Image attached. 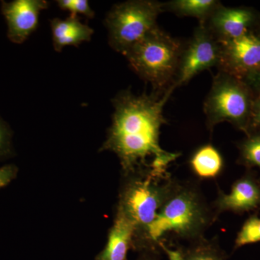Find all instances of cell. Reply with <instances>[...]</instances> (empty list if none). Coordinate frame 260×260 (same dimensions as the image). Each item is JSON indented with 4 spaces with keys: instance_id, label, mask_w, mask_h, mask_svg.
I'll return each mask as SVG.
<instances>
[{
    "instance_id": "obj_1",
    "label": "cell",
    "mask_w": 260,
    "mask_h": 260,
    "mask_svg": "<svg viewBox=\"0 0 260 260\" xmlns=\"http://www.w3.org/2000/svg\"><path fill=\"white\" fill-rule=\"evenodd\" d=\"M175 90L135 95L123 90L113 99L112 124L102 150L116 154L124 175L152 172L167 174L169 166L181 155L162 148L160 129L167 124L164 108Z\"/></svg>"
},
{
    "instance_id": "obj_2",
    "label": "cell",
    "mask_w": 260,
    "mask_h": 260,
    "mask_svg": "<svg viewBox=\"0 0 260 260\" xmlns=\"http://www.w3.org/2000/svg\"><path fill=\"white\" fill-rule=\"evenodd\" d=\"M218 217L196 184L174 178L155 220L135 238L133 249L161 254L169 239L194 242L205 237Z\"/></svg>"
},
{
    "instance_id": "obj_3",
    "label": "cell",
    "mask_w": 260,
    "mask_h": 260,
    "mask_svg": "<svg viewBox=\"0 0 260 260\" xmlns=\"http://www.w3.org/2000/svg\"><path fill=\"white\" fill-rule=\"evenodd\" d=\"M183 48L179 41L158 27L124 55L135 73L151 84L153 93H161L175 88Z\"/></svg>"
},
{
    "instance_id": "obj_4",
    "label": "cell",
    "mask_w": 260,
    "mask_h": 260,
    "mask_svg": "<svg viewBox=\"0 0 260 260\" xmlns=\"http://www.w3.org/2000/svg\"><path fill=\"white\" fill-rule=\"evenodd\" d=\"M128 177L119 195L117 209L133 222L135 238L155 220L170 189L174 178L169 173H135Z\"/></svg>"
},
{
    "instance_id": "obj_5",
    "label": "cell",
    "mask_w": 260,
    "mask_h": 260,
    "mask_svg": "<svg viewBox=\"0 0 260 260\" xmlns=\"http://www.w3.org/2000/svg\"><path fill=\"white\" fill-rule=\"evenodd\" d=\"M162 12L164 3L152 0H131L114 5L105 19L109 45L124 55L158 28L157 19Z\"/></svg>"
},
{
    "instance_id": "obj_6",
    "label": "cell",
    "mask_w": 260,
    "mask_h": 260,
    "mask_svg": "<svg viewBox=\"0 0 260 260\" xmlns=\"http://www.w3.org/2000/svg\"><path fill=\"white\" fill-rule=\"evenodd\" d=\"M252 106L247 90L235 77L219 71L204 103L207 126L212 131L223 121L244 128Z\"/></svg>"
},
{
    "instance_id": "obj_7",
    "label": "cell",
    "mask_w": 260,
    "mask_h": 260,
    "mask_svg": "<svg viewBox=\"0 0 260 260\" xmlns=\"http://www.w3.org/2000/svg\"><path fill=\"white\" fill-rule=\"evenodd\" d=\"M221 46L206 24L200 23L189 43L183 48L175 88L186 85L200 72L218 67Z\"/></svg>"
},
{
    "instance_id": "obj_8",
    "label": "cell",
    "mask_w": 260,
    "mask_h": 260,
    "mask_svg": "<svg viewBox=\"0 0 260 260\" xmlns=\"http://www.w3.org/2000/svg\"><path fill=\"white\" fill-rule=\"evenodd\" d=\"M220 60L218 68L232 76L256 73L260 69V39L247 34L239 39L220 42Z\"/></svg>"
},
{
    "instance_id": "obj_9",
    "label": "cell",
    "mask_w": 260,
    "mask_h": 260,
    "mask_svg": "<svg viewBox=\"0 0 260 260\" xmlns=\"http://www.w3.org/2000/svg\"><path fill=\"white\" fill-rule=\"evenodd\" d=\"M45 0L3 2L2 12L8 25V37L15 44H23L39 23V15L48 8Z\"/></svg>"
},
{
    "instance_id": "obj_10",
    "label": "cell",
    "mask_w": 260,
    "mask_h": 260,
    "mask_svg": "<svg viewBox=\"0 0 260 260\" xmlns=\"http://www.w3.org/2000/svg\"><path fill=\"white\" fill-rule=\"evenodd\" d=\"M254 15L246 8H225L223 5L214 11L206 24L218 42H229L249 34L248 29Z\"/></svg>"
},
{
    "instance_id": "obj_11",
    "label": "cell",
    "mask_w": 260,
    "mask_h": 260,
    "mask_svg": "<svg viewBox=\"0 0 260 260\" xmlns=\"http://www.w3.org/2000/svg\"><path fill=\"white\" fill-rule=\"evenodd\" d=\"M212 205L218 216L224 212L241 213L255 209L260 205V186L251 177H243L234 182L229 193L218 189Z\"/></svg>"
},
{
    "instance_id": "obj_12",
    "label": "cell",
    "mask_w": 260,
    "mask_h": 260,
    "mask_svg": "<svg viewBox=\"0 0 260 260\" xmlns=\"http://www.w3.org/2000/svg\"><path fill=\"white\" fill-rule=\"evenodd\" d=\"M135 236L134 224L117 209L107 244L95 260H128L129 249H133Z\"/></svg>"
},
{
    "instance_id": "obj_13",
    "label": "cell",
    "mask_w": 260,
    "mask_h": 260,
    "mask_svg": "<svg viewBox=\"0 0 260 260\" xmlns=\"http://www.w3.org/2000/svg\"><path fill=\"white\" fill-rule=\"evenodd\" d=\"M53 45L56 51H61L67 46L80 45L89 42L93 30L80 21L78 16L70 15L66 19L54 18L51 20Z\"/></svg>"
},
{
    "instance_id": "obj_14",
    "label": "cell",
    "mask_w": 260,
    "mask_h": 260,
    "mask_svg": "<svg viewBox=\"0 0 260 260\" xmlns=\"http://www.w3.org/2000/svg\"><path fill=\"white\" fill-rule=\"evenodd\" d=\"M162 253L169 260H229L218 240L205 237L174 249L166 246Z\"/></svg>"
},
{
    "instance_id": "obj_15",
    "label": "cell",
    "mask_w": 260,
    "mask_h": 260,
    "mask_svg": "<svg viewBox=\"0 0 260 260\" xmlns=\"http://www.w3.org/2000/svg\"><path fill=\"white\" fill-rule=\"evenodd\" d=\"M191 172L200 179H213L223 172V156L213 145L207 144L197 149L189 159Z\"/></svg>"
},
{
    "instance_id": "obj_16",
    "label": "cell",
    "mask_w": 260,
    "mask_h": 260,
    "mask_svg": "<svg viewBox=\"0 0 260 260\" xmlns=\"http://www.w3.org/2000/svg\"><path fill=\"white\" fill-rule=\"evenodd\" d=\"M220 5L215 0H174L164 3V10L179 16L192 17L204 23Z\"/></svg>"
},
{
    "instance_id": "obj_17",
    "label": "cell",
    "mask_w": 260,
    "mask_h": 260,
    "mask_svg": "<svg viewBox=\"0 0 260 260\" xmlns=\"http://www.w3.org/2000/svg\"><path fill=\"white\" fill-rule=\"evenodd\" d=\"M260 242V218L253 216L244 223L235 240V249Z\"/></svg>"
},
{
    "instance_id": "obj_18",
    "label": "cell",
    "mask_w": 260,
    "mask_h": 260,
    "mask_svg": "<svg viewBox=\"0 0 260 260\" xmlns=\"http://www.w3.org/2000/svg\"><path fill=\"white\" fill-rule=\"evenodd\" d=\"M241 155L247 165L260 169V133L251 135L242 143Z\"/></svg>"
},
{
    "instance_id": "obj_19",
    "label": "cell",
    "mask_w": 260,
    "mask_h": 260,
    "mask_svg": "<svg viewBox=\"0 0 260 260\" xmlns=\"http://www.w3.org/2000/svg\"><path fill=\"white\" fill-rule=\"evenodd\" d=\"M57 5L60 9L70 12L72 16L83 15L88 18H93L95 16V13L87 0H59Z\"/></svg>"
},
{
    "instance_id": "obj_20",
    "label": "cell",
    "mask_w": 260,
    "mask_h": 260,
    "mask_svg": "<svg viewBox=\"0 0 260 260\" xmlns=\"http://www.w3.org/2000/svg\"><path fill=\"white\" fill-rule=\"evenodd\" d=\"M11 150V133L8 124L0 117V157L5 156Z\"/></svg>"
},
{
    "instance_id": "obj_21",
    "label": "cell",
    "mask_w": 260,
    "mask_h": 260,
    "mask_svg": "<svg viewBox=\"0 0 260 260\" xmlns=\"http://www.w3.org/2000/svg\"><path fill=\"white\" fill-rule=\"evenodd\" d=\"M16 174V169L13 166L0 167V188L4 187L11 182Z\"/></svg>"
},
{
    "instance_id": "obj_22",
    "label": "cell",
    "mask_w": 260,
    "mask_h": 260,
    "mask_svg": "<svg viewBox=\"0 0 260 260\" xmlns=\"http://www.w3.org/2000/svg\"><path fill=\"white\" fill-rule=\"evenodd\" d=\"M251 116H252L254 124L260 126V97L253 104L252 109H251Z\"/></svg>"
},
{
    "instance_id": "obj_23",
    "label": "cell",
    "mask_w": 260,
    "mask_h": 260,
    "mask_svg": "<svg viewBox=\"0 0 260 260\" xmlns=\"http://www.w3.org/2000/svg\"><path fill=\"white\" fill-rule=\"evenodd\" d=\"M160 254L154 252H140L136 260H160Z\"/></svg>"
},
{
    "instance_id": "obj_24",
    "label": "cell",
    "mask_w": 260,
    "mask_h": 260,
    "mask_svg": "<svg viewBox=\"0 0 260 260\" xmlns=\"http://www.w3.org/2000/svg\"><path fill=\"white\" fill-rule=\"evenodd\" d=\"M255 73H256V80H257L258 83H259L260 85V69L257 70Z\"/></svg>"
}]
</instances>
